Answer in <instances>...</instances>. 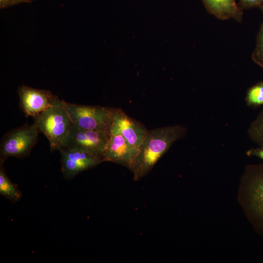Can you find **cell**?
Here are the masks:
<instances>
[{
    "instance_id": "obj_1",
    "label": "cell",
    "mask_w": 263,
    "mask_h": 263,
    "mask_svg": "<svg viewBox=\"0 0 263 263\" xmlns=\"http://www.w3.org/2000/svg\"><path fill=\"white\" fill-rule=\"evenodd\" d=\"M187 132V129L180 125L149 131L130 169L134 180H138L146 176L172 144L183 138Z\"/></svg>"
},
{
    "instance_id": "obj_2",
    "label": "cell",
    "mask_w": 263,
    "mask_h": 263,
    "mask_svg": "<svg viewBox=\"0 0 263 263\" xmlns=\"http://www.w3.org/2000/svg\"><path fill=\"white\" fill-rule=\"evenodd\" d=\"M238 200L249 222L263 238V164H250L245 167Z\"/></svg>"
},
{
    "instance_id": "obj_3",
    "label": "cell",
    "mask_w": 263,
    "mask_h": 263,
    "mask_svg": "<svg viewBox=\"0 0 263 263\" xmlns=\"http://www.w3.org/2000/svg\"><path fill=\"white\" fill-rule=\"evenodd\" d=\"M33 118L39 132L47 137L51 151L58 150L72 127V122L61 100Z\"/></svg>"
},
{
    "instance_id": "obj_4",
    "label": "cell",
    "mask_w": 263,
    "mask_h": 263,
    "mask_svg": "<svg viewBox=\"0 0 263 263\" xmlns=\"http://www.w3.org/2000/svg\"><path fill=\"white\" fill-rule=\"evenodd\" d=\"M61 103L73 124L83 129L111 134L112 108L71 103L64 100H61Z\"/></svg>"
},
{
    "instance_id": "obj_5",
    "label": "cell",
    "mask_w": 263,
    "mask_h": 263,
    "mask_svg": "<svg viewBox=\"0 0 263 263\" xmlns=\"http://www.w3.org/2000/svg\"><path fill=\"white\" fill-rule=\"evenodd\" d=\"M39 132L34 123L12 129L2 137L0 145V164L8 158H23L30 153L36 144Z\"/></svg>"
},
{
    "instance_id": "obj_6",
    "label": "cell",
    "mask_w": 263,
    "mask_h": 263,
    "mask_svg": "<svg viewBox=\"0 0 263 263\" xmlns=\"http://www.w3.org/2000/svg\"><path fill=\"white\" fill-rule=\"evenodd\" d=\"M111 135L106 132L83 129L72 123L71 130L60 148L80 149L104 162V154Z\"/></svg>"
},
{
    "instance_id": "obj_7",
    "label": "cell",
    "mask_w": 263,
    "mask_h": 263,
    "mask_svg": "<svg viewBox=\"0 0 263 263\" xmlns=\"http://www.w3.org/2000/svg\"><path fill=\"white\" fill-rule=\"evenodd\" d=\"M61 171L64 178L72 180L78 174L103 162L100 158L83 150L61 147Z\"/></svg>"
},
{
    "instance_id": "obj_8",
    "label": "cell",
    "mask_w": 263,
    "mask_h": 263,
    "mask_svg": "<svg viewBox=\"0 0 263 263\" xmlns=\"http://www.w3.org/2000/svg\"><path fill=\"white\" fill-rule=\"evenodd\" d=\"M148 130L119 108L112 109L111 134H120L133 147L139 149Z\"/></svg>"
},
{
    "instance_id": "obj_9",
    "label": "cell",
    "mask_w": 263,
    "mask_h": 263,
    "mask_svg": "<svg viewBox=\"0 0 263 263\" xmlns=\"http://www.w3.org/2000/svg\"><path fill=\"white\" fill-rule=\"evenodd\" d=\"M21 109L25 115L34 117L60 100L50 91L22 85L18 91Z\"/></svg>"
},
{
    "instance_id": "obj_10",
    "label": "cell",
    "mask_w": 263,
    "mask_h": 263,
    "mask_svg": "<svg viewBox=\"0 0 263 263\" xmlns=\"http://www.w3.org/2000/svg\"><path fill=\"white\" fill-rule=\"evenodd\" d=\"M138 151L122 135L111 134L104 154V162H114L130 169Z\"/></svg>"
},
{
    "instance_id": "obj_11",
    "label": "cell",
    "mask_w": 263,
    "mask_h": 263,
    "mask_svg": "<svg viewBox=\"0 0 263 263\" xmlns=\"http://www.w3.org/2000/svg\"><path fill=\"white\" fill-rule=\"evenodd\" d=\"M206 9L217 18L225 20L232 18L241 22L243 10L235 0H202Z\"/></svg>"
},
{
    "instance_id": "obj_12",
    "label": "cell",
    "mask_w": 263,
    "mask_h": 263,
    "mask_svg": "<svg viewBox=\"0 0 263 263\" xmlns=\"http://www.w3.org/2000/svg\"><path fill=\"white\" fill-rule=\"evenodd\" d=\"M0 194L13 203L17 202L21 197L20 191L8 177L2 165L0 167Z\"/></svg>"
},
{
    "instance_id": "obj_13",
    "label": "cell",
    "mask_w": 263,
    "mask_h": 263,
    "mask_svg": "<svg viewBox=\"0 0 263 263\" xmlns=\"http://www.w3.org/2000/svg\"><path fill=\"white\" fill-rule=\"evenodd\" d=\"M247 133L253 142L263 148V109L249 125Z\"/></svg>"
},
{
    "instance_id": "obj_14",
    "label": "cell",
    "mask_w": 263,
    "mask_h": 263,
    "mask_svg": "<svg viewBox=\"0 0 263 263\" xmlns=\"http://www.w3.org/2000/svg\"><path fill=\"white\" fill-rule=\"evenodd\" d=\"M245 101L247 105L257 107L263 105V81H260L248 89Z\"/></svg>"
},
{
    "instance_id": "obj_15",
    "label": "cell",
    "mask_w": 263,
    "mask_h": 263,
    "mask_svg": "<svg viewBox=\"0 0 263 263\" xmlns=\"http://www.w3.org/2000/svg\"><path fill=\"white\" fill-rule=\"evenodd\" d=\"M263 14V5L259 7ZM253 61L263 69V21L257 37L255 49L252 54Z\"/></svg>"
},
{
    "instance_id": "obj_16",
    "label": "cell",
    "mask_w": 263,
    "mask_h": 263,
    "mask_svg": "<svg viewBox=\"0 0 263 263\" xmlns=\"http://www.w3.org/2000/svg\"><path fill=\"white\" fill-rule=\"evenodd\" d=\"M238 5L242 10L259 8L263 5V0H239Z\"/></svg>"
},
{
    "instance_id": "obj_17",
    "label": "cell",
    "mask_w": 263,
    "mask_h": 263,
    "mask_svg": "<svg viewBox=\"0 0 263 263\" xmlns=\"http://www.w3.org/2000/svg\"><path fill=\"white\" fill-rule=\"evenodd\" d=\"M34 0H0V8H6L22 2H31Z\"/></svg>"
},
{
    "instance_id": "obj_18",
    "label": "cell",
    "mask_w": 263,
    "mask_h": 263,
    "mask_svg": "<svg viewBox=\"0 0 263 263\" xmlns=\"http://www.w3.org/2000/svg\"><path fill=\"white\" fill-rule=\"evenodd\" d=\"M246 154L249 157H256L263 160V148H251L246 151Z\"/></svg>"
}]
</instances>
